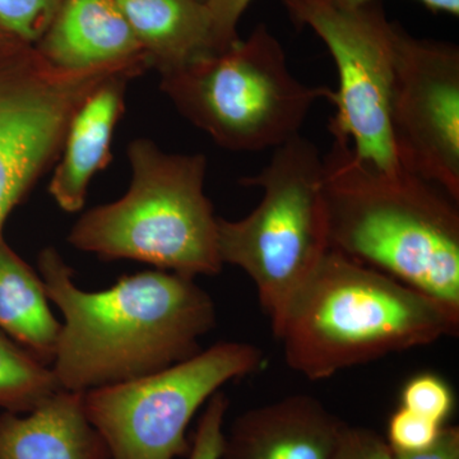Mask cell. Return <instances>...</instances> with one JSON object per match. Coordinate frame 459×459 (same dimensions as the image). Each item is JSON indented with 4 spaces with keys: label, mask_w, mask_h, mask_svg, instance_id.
<instances>
[{
    "label": "cell",
    "mask_w": 459,
    "mask_h": 459,
    "mask_svg": "<svg viewBox=\"0 0 459 459\" xmlns=\"http://www.w3.org/2000/svg\"><path fill=\"white\" fill-rule=\"evenodd\" d=\"M38 264L65 316L53 361L62 391L84 394L188 360L216 325L212 298L192 277L144 271L90 292L75 285L56 247L42 250Z\"/></svg>",
    "instance_id": "1"
},
{
    "label": "cell",
    "mask_w": 459,
    "mask_h": 459,
    "mask_svg": "<svg viewBox=\"0 0 459 459\" xmlns=\"http://www.w3.org/2000/svg\"><path fill=\"white\" fill-rule=\"evenodd\" d=\"M323 192L332 250L459 313L458 202L401 166L361 161L343 140L323 156Z\"/></svg>",
    "instance_id": "2"
},
{
    "label": "cell",
    "mask_w": 459,
    "mask_h": 459,
    "mask_svg": "<svg viewBox=\"0 0 459 459\" xmlns=\"http://www.w3.org/2000/svg\"><path fill=\"white\" fill-rule=\"evenodd\" d=\"M458 331L459 313L331 249L290 305L276 338L290 369L316 382Z\"/></svg>",
    "instance_id": "3"
},
{
    "label": "cell",
    "mask_w": 459,
    "mask_h": 459,
    "mask_svg": "<svg viewBox=\"0 0 459 459\" xmlns=\"http://www.w3.org/2000/svg\"><path fill=\"white\" fill-rule=\"evenodd\" d=\"M124 197L83 214L69 232L77 249L107 261L133 259L181 276H216L217 216L204 195V155L166 153L150 140L128 147Z\"/></svg>",
    "instance_id": "4"
},
{
    "label": "cell",
    "mask_w": 459,
    "mask_h": 459,
    "mask_svg": "<svg viewBox=\"0 0 459 459\" xmlns=\"http://www.w3.org/2000/svg\"><path fill=\"white\" fill-rule=\"evenodd\" d=\"M240 184L261 189V202L238 221L217 217V247L223 264L240 268L255 283L276 337L290 305L331 250L322 153L295 135Z\"/></svg>",
    "instance_id": "5"
},
{
    "label": "cell",
    "mask_w": 459,
    "mask_h": 459,
    "mask_svg": "<svg viewBox=\"0 0 459 459\" xmlns=\"http://www.w3.org/2000/svg\"><path fill=\"white\" fill-rule=\"evenodd\" d=\"M161 77L179 113L235 152L280 147L300 134L318 100L334 98L291 74L282 44L263 23L228 50Z\"/></svg>",
    "instance_id": "6"
},
{
    "label": "cell",
    "mask_w": 459,
    "mask_h": 459,
    "mask_svg": "<svg viewBox=\"0 0 459 459\" xmlns=\"http://www.w3.org/2000/svg\"><path fill=\"white\" fill-rule=\"evenodd\" d=\"M255 344L220 342L164 370L83 394V409L110 459H175L189 455L186 430L222 385L262 369Z\"/></svg>",
    "instance_id": "7"
},
{
    "label": "cell",
    "mask_w": 459,
    "mask_h": 459,
    "mask_svg": "<svg viewBox=\"0 0 459 459\" xmlns=\"http://www.w3.org/2000/svg\"><path fill=\"white\" fill-rule=\"evenodd\" d=\"M282 3L292 22L310 27L336 63L332 138L349 142L355 156L367 164L397 170L388 119L394 22L386 18L382 0L355 8L333 7L325 0Z\"/></svg>",
    "instance_id": "8"
},
{
    "label": "cell",
    "mask_w": 459,
    "mask_h": 459,
    "mask_svg": "<svg viewBox=\"0 0 459 459\" xmlns=\"http://www.w3.org/2000/svg\"><path fill=\"white\" fill-rule=\"evenodd\" d=\"M115 74L108 65L65 71L27 42L0 44V231L59 156L77 108Z\"/></svg>",
    "instance_id": "9"
},
{
    "label": "cell",
    "mask_w": 459,
    "mask_h": 459,
    "mask_svg": "<svg viewBox=\"0 0 459 459\" xmlns=\"http://www.w3.org/2000/svg\"><path fill=\"white\" fill-rule=\"evenodd\" d=\"M389 131L398 165L459 204V48L394 22Z\"/></svg>",
    "instance_id": "10"
},
{
    "label": "cell",
    "mask_w": 459,
    "mask_h": 459,
    "mask_svg": "<svg viewBox=\"0 0 459 459\" xmlns=\"http://www.w3.org/2000/svg\"><path fill=\"white\" fill-rule=\"evenodd\" d=\"M346 425L314 395H287L238 416L219 459H331Z\"/></svg>",
    "instance_id": "11"
},
{
    "label": "cell",
    "mask_w": 459,
    "mask_h": 459,
    "mask_svg": "<svg viewBox=\"0 0 459 459\" xmlns=\"http://www.w3.org/2000/svg\"><path fill=\"white\" fill-rule=\"evenodd\" d=\"M33 47L51 65L65 71L147 56L114 0H65Z\"/></svg>",
    "instance_id": "12"
},
{
    "label": "cell",
    "mask_w": 459,
    "mask_h": 459,
    "mask_svg": "<svg viewBox=\"0 0 459 459\" xmlns=\"http://www.w3.org/2000/svg\"><path fill=\"white\" fill-rule=\"evenodd\" d=\"M141 71H126L105 81L84 100L66 128L62 160L49 193L63 211L75 213L86 202L90 181L110 162L115 126L124 113L126 84Z\"/></svg>",
    "instance_id": "13"
},
{
    "label": "cell",
    "mask_w": 459,
    "mask_h": 459,
    "mask_svg": "<svg viewBox=\"0 0 459 459\" xmlns=\"http://www.w3.org/2000/svg\"><path fill=\"white\" fill-rule=\"evenodd\" d=\"M0 459H110L83 409V394L59 391L32 412L0 415Z\"/></svg>",
    "instance_id": "14"
},
{
    "label": "cell",
    "mask_w": 459,
    "mask_h": 459,
    "mask_svg": "<svg viewBox=\"0 0 459 459\" xmlns=\"http://www.w3.org/2000/svg\"><path fill=\"white\" fill-rule=\"evenodd\" d=\"M161 75L222 53L202 0H114Z\"/></svg>",
    "instance_id": "15"
},
{
    "label": "cell",
    "mask_w": 459,
    "mask_h": 459,
    "mask_svg": "<svg viewBox=\"0 0 459 459\" xmlns=\"http://www.w3.org/2000/svg\"><path fill=\"white\" fill-rule=\"evenodd\" d=\"M60 331L40 274L8 246L0 231V332L48 365L54 361Z\"/></svg>",
    "instance_id": "16"
},
{
    "label": "cell",
    "mask_w": 459,
    "mask_h": 459,
    "mask_svg": "<svg viewBox=\"0 0 459 459\" xmlns=\"http://www.w3.org/2000/svg\"><path fill=\"white\" fill-rule=\"evenodd\" d=\"M59 391L53 369L0 332V409L25 415Z\"/></svg>",
    "instance_id": "17"
},
{
    "label": "cell",
    "mask_w": 459,
    "mask_h": 459,
    "mask_svg": "<svg viewBox=\"0 0 459 459\" xmlns=\"http://www.w3.org/2000/svg\"><path fill=\"white\" fill-rule=\"evenodd\" d=\"M401 407L446 427L455 411V394L443 377L420 374L402 389Z\"/></svg>",
    "instance_id": "18"
},
{
    "label": "cell",
    "mask_w": 459,
    "mask_h": 459,
    "mask_svg": "<svg viewBox=\"0 0 459 459\" xmlns=\"http://www.w3.org/2000/svg\"><path fill=\"white\" fill-rule=\"evenodd\" d=\"M65 0H0V26L18 40L35 45Z\"/></svg>",
    "instance_id": "19"
},
{
    "label": "cell",
    "mask_w": 459,
    "mask_h": 459,
    "mask_svg": "<svg viewBox=\"0 0 459 459\" xmlns=\"http://www.w3.org/2000/svg\"><path fill=\"white\" fill-rule=\"evenodd\" d=\"M443 428L431 420L400 407L389 419L385 440L394 452L424 451L433 446Z\"/></svg>",
    "instance_id": "20"
},
{
    "label": "cell",
    "mask_w": 459,
    "mask_h": 459,
    "mask_svg": "<svg viewBox=\"0 0 459 459\" xmlns=\"http://www.w3.org/2000/svg\"><path fill=\"white\" fill-rule=\"evenodd\" d=\"M229 410V398L216 392L207 402L193 437L188 459H219L223 444V424Z\"/></svg>",
    "instance_id": "21"
},
{
    "label": "cell",
    "mask_w": 459,
    "mask_h": 459,
    "mask_svg": "<svg viewBox=\"0 0 459 459\" xmlns=\"http://www.w3.org/2000/svg\"><path fill=\"white\" fill-rule=\"evenodd\" d=\"M331 459H395L385 437L362 427L346 425Z\"/></svg>",
    "instance_id": "22"
},
{
    "label": "cell",
    "mask_w": 459,
    "mask_h": 459,
    "mask_svg": "<svg viewBox=\"0 0 459 459\" xmlns=\"http://www.w3.org/2000/svg\"><path fill=\"white\" fill-rule=\"evenodd\" d=\"M253 2L255 0H204L212 16L214 32L221 51L228 50L240 40L238 35V22Z\"/></svg>",
    "instance_id": "23"
},
{
    "label": "cell",
    "mask_w": 459,
    "mask_h": 459,
    "mask_svg": "<svg viewBox=\"0 0 459 459\" xmlns=\"http://www.w3.org/2000/svg\"><path fill=\"white\" fill-rule=\"evenodd\" d=\"M394 455L395 459H459V429L446 425L433 446L424 451Z\"/></svg>",
    "instance_id": "24"
},
{
    "label": "cell",
    "mask_w": 459,
    "mask_h": 459,
    "mask_svg": "<svg viewBox=\"0 0 459 459\" xmlns=\"http://www.w3.org/2000/svg\"><path fill=\"white\" fill-rule=\"evenodd\" d=\"M337 8H355L373 0H325ZM425 8L433 13H446L452 17L459 16V0H419Z\"/></svg>",
    "instance_id": "25"
},
{
    "label": "cell",
    "mask_w": 459,
    "mask_h": 459,
    "mask_svg": "<svg viewBox=\"0 0 459 459\" xmlns=\"http://www.w3.org/2000/svg\"><path fill=\"white\" fill-rule=\"evenodd\" d=\"M11 39L16 38H13V36H12L11 33H8L7 31H5L4 29H3L2 26H0V42L8 41L11 40Z\"/></svg>",
    "instance_id": "26"
},
{
    "label": "cell",
    "mask_w": 459,
    "mask_h": 459,
    "mask_svg": "<svg viewBox=\"0 0 459 459\" xmlns=\"http://www.w3.org/2000/svg\"><path fill=\"white\" fill-rule=\"evenodd\" d=\"M202 2H204V0H202Z\"/></svg>",
    "instance_id": "27"
},
{
    "label": "cell",
    "mask_w": 459,
    "mask_h": 459,
    "mask_svg": "<svg viewBox=\"0 0 459 459\" xmlns=\"http://www.w3.org/2000/svg\"><path fill=\"white\" fill-rule=\"evenodd\" d=\"M0 44H2V42H0Z\"/></svg>",
    "instance_id": "28"
}]
</instances>
